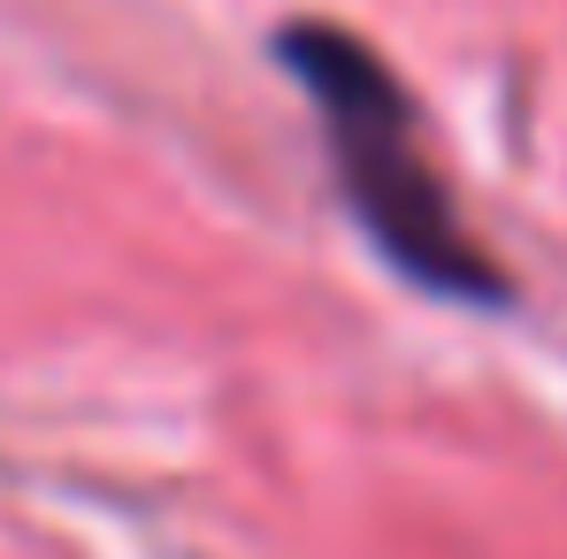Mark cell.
<instances>
[{
    "instance_id": "6da1fadb",
    "label": "cell",
    "mask_w": 567,
    "mask_h": 559,
    "mask_svg": "<svg viewBox=\"0 0 567 559\" xmlns=\"http://www.w3.org/2000/svg\"><path fill=\"white\" fill-rule=\"evenodd\" d=\"M284 62L299 70V85H307L322 131H330V162H338V177L353 191L369 238L391 253V269H406L422 291H445V299H475V307L506 299L498 269L461 230V215L445 199V177L422 154L414 100L399 93V77L338 23L284 31Z\"/></svg>"
}]
</instances>
